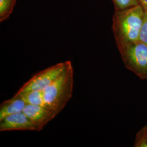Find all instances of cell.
<instances>
[{"label":"cell","instance_id":"cell-4","mask_svg":"<svg viewBox=\"0 0 147 147\" xmlns=\"http://www.w3.org/2000/svg\"><path fill=\"white\" fill-rule=\"evenodd\" d=\"M69 61L57 63L39 71L23 84L16 93H21L30 91L43 92L61 75L68 65Z\"/></svg>","mask_w":147,"mask_h":147},{"label":"cell","instance_id":"cell-10","mask_svg":"<svg viewBox=\"0 0 147 147\" xmlns=\"http://www.w3.org/2000/svg\"><path fill=\"white\" fill-rule=\"evenodd\" d=\"M133 146L147 147V125L143 126L137 132Z\"/></svg>","mask_w":147,"mask_h":147},{"label":"cell","instance_id":"cell-3","mask_svg":"<svg viewBox=\"0 0 147 147\" xmlns=\"http://www.w3.org/2000/svg\"><path fill=\"white\" fill-rule=\"evenodd\" d=\"M125 67L142 80H147V45L138 40L120 50Z\"/></svg>","mask_w":147,"mask_h":147},{"label":"cell","instance_id":"cell-11","mask_svg":"<svg viewBox=\"0 0 147 147\" xmlns=\"http://www.w3.org/2000/svg\"><path fill=\"white\" fill-rule=\"evenodd\" d=\"M115 10H123L134 6L139 5L138 0H112Z\"/></svg>","mask_w":147,"mask_h":147},{"label":"cell","instance_id":"cell-8","mask_svg":"<svg viewBox=\"0 0 147 147\" xmlns=\"http://www.w3.org/2000/svg\"><path fill=\"white\" fill-rule=\"evenodd\" d=\"M16 95L20 96L26 102L27 104L39 105L47 107L44 100L42 92L30 91L21 93H16Z\"/></svg>","mask_w":147,"mask_h":147},{"label":"cell","instance_id":"cell-7","mask_svg":"<svg viewBox=\"0 0 147 147\" xmlns=\"http://www.w3.org/2000/svg\"><path fill=\"white\" fill-rule=\"evenodd\" d=\"M26 105L20 96L16 94L10 99L4 101L0 105V121L8 116L22 112Z\"/></svg>","mask_w":147,"mask_h":147},{"label":"cell","instance_id":"cell-5","mask_svg":"<svg viewBox=\"0 0 147 147\" xmlns=\"http://www.w3.org/2000/svg\"><path fill=\"white\" fill-rule=\"evenodd\" d=\"M14 130L39 131L23 111L8 116L0 121V132Z\"/></svg>","mask_w":147,"mask_h":147},{"label":"cell","instance_id":"cell-12","mask_svg":"<svg viewBox=\"0 0 147 147\" xmlns=\"http://www.w3.org/2000/svg\"><path fill=\"white\" fill-rule=\"evenodd\" d=\"M139 40L147 45V11H144V16Z\"/></svg>","mask_w":147,"mask_h":147},{"label":"cell","instance_id":"cell-13","mask_svg":"<svg viewBox=\"0 0 147 147\" xmlns=\"http://www.w3.org/2000/svg\"><path fill=\"white\" fill-rule=\"evenodd\" d=\"M138 2L144 11H147V0H138Z\"/></svg>","mask_w":147,"mask_h":147},{"label":"cell","instance_id":"cell-6","mask_svg":"<svg viewBox=\"0 0 147 147\" xmlns=\"http://www.w3.org/2000/svg\"><path fill=\"white\" fill-rule=\"evenodd\" d=\"M23 112L40 131L57 114L51 109L39 105L27 104Z\"/></svg>","mask_w":147,"mask_h":147},{"label":"cell","instance_id":"cell-2","mask_svg":"<svg viewBox=\"0 0 147 147\" xmlns=\"http://www.w3.org/2000/svg\"><path fill=\"white\" fill-rule=\"evenodd\" d=\"M73 87V67L69 61L61 75L43 90L46 106L58 115L72 98Z\"/></svg>","mask_w":147,"mask_h":147},{"label":"cell","instance_id":"cell-9","mask_svg":"<svg viewBox=\"0 0 147 147\" xmlns=\"http://www.w3.org/2000/svg\"><path fill=\"white\" fill-rule=\"evenodd\" d=\"M17 0H0V22L7 20L14 10Z\"/></svg>","mask_w":147,"mask_h":147},{"label":"cell","instance_id":"cell-1","mask_svg":"<svg viewBox=\"0 0 147 147\" xmlns=\"http://www.w3.org/2000/svg\"><path fill=\"white\" fill-rule=\"evenodd\" d=\"M144 11L140 5L123 10H115L112 30L118 51L139 40Z\"/></svg>","mask_w":147,"mask_h":147}]
</instances>
